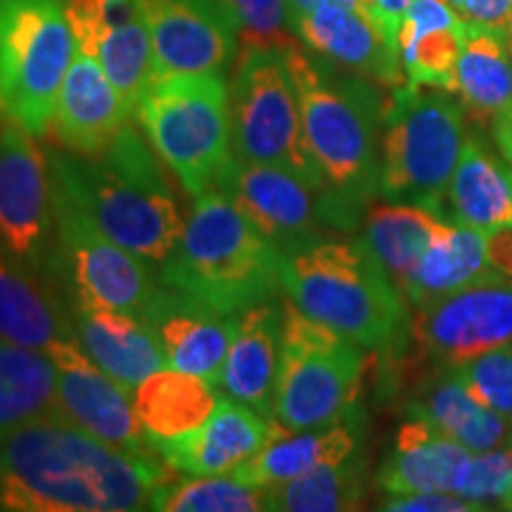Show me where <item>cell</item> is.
<instances>
[{
	"label": "cell",
	"instance_id": "obj_18",
	"mask_svg": "<svg viewBox=\"0 0 512 512\" xmlns=\"http://www.w3.org/2000/svg\"><path fill=\"white\" fill-rule=\"evenodd\" d=\"M131 112L100 62L76 50L57 95L50 131L72 155L95 157L117 140Z\"/></svg>",
	"mask_w": 512,
	"mask_h": 512
},
{
	"label": "cell",
	"instance_id": "obj_46",
	"mask_svg": "<svg viewBox=\"0 0 512 512\" xmlns=\"http://www.w3.org/2000/svg\"><path fill=\"white\" fill-rule=\"evenodd\" d=\"M0 119H8V112H5V105H3V98H0Z\"/></svg>",
	"mask_w": 512,
	"mask_h": 512
},
{
	"label": "cell",
	"instance_id": "obj_20",
	"mask_svg": "<svg viewBox=\"0 0 512 512\" xmlns=\"http://www.w3.org/2000/svg\"><path fill=\"white\" fill-rule=\"evenodd\" d=\"M294 36L337 67L368 76L382 86H403L399 50L384 38L361 5H320L292 24Z\"/></svg>",
	"mask_w": 512,
	"mask_h": 512
},
{
	"label": "cell",
	"instance_id": "obj_15",
	"mask_svg": "<svg viewBox=\"0 0 512 512\" xmlns=\"http://www.w3.org/2000/svg\"><path fill=\"white\" fill-rule=\"evenodd\" d=\"M152 38L157 74L223 72L240 31L223 0H136Z\"/></svg>",
	"mask_w": 512,
	"mask_h": 512
},
{
	"label": "cell",
	"instance_id": "obj_42",
	"mask_svg": "<svg viewBox=\"0 0 512 512\" xmlns=\"http://www.w3.org/2000/svg\"><path fill=\"white\" fill-rule=\"evenodd\" d=\"M465 24L496 31L512 41V0H446Z\"/></svg>",
	"mask_w": 512,
	"mask_h": 512
},
{
	"label": "cell",
	"instance_id": "obj_36",
	"mask_svg": "<svg viewBox=\"0 0 512 512\" xmlns=\"http://www.w3.org/2000/svg\"><path fill=\"white\" fill-rule=\"evenodd\" d=\"M91 57L100 62L121 98L136 112L140 98L157 76L155 50H152V38L143 17L102 38Z\"/></svg>",
	"mask_w": 512,
	"mask_h": 512
},
{
	"label": "cell",
	"instance_id": "obj_43",
	"mask_svg": "<svg viewBox=\"0 0 512 512\" xmlns=\"http://www.w3.org/2000/svg\"><path fill=\"white\" fill-rule=\"evenodd\" d=\"M491 131H494V140H496L498 152H501V157L508 164H512V107L494 121Z\"/></svg>",
	"mask_w": 512,
	"mask_h": 512
},
{
	"label": "cell",
	"instance_id": "obj_47",
	"mask_svg": "<svg viewBox=\"0 0 512 512\" xmlns=\"http://www.w3.org/2000/svg\"><path fill=\"white\" fill-rule=\"evenodd\" d=\"M510 57H512V41H510Z\"/></svg>",
	"mask_w": 512,
	"mask_h": 512
},
{
	"label": "cell",
	"instance_id": "obj_14",
	"mask_svg": "<svg viewBox=\"0 0 512 512\" xmlns=\"http://www.w3.org/2000/svg\"><path fill=\"white\" fill-rule=\"evenodd\" d=\"M48 354L57 370L55 413L60 418L105 444L133 451L150 448L133 408V394L83 351L74 332L57 339Z\"/></svg>",
	"mask_w": 512,
	"mask_h": 512
},
{
	"label": "cell",
	"instance_id": "obj_11",
	"mask_svg": "<svg viewBox=\"0 0 512 512\" xmlns=\"http://www.w3.org/2000/svg\"><path fill=\"white\" fill-rule=\"evenodd\" d=\"M57 261L72 287L74 304L143 316L157 292L150 266L95 226L91 216L53 183Z\"/></svg>",
	"mask_w": 512,
	"mask_h": 512
},
{
	"label": "cell",
	"instance_id": "obj_13",
	"mask_svg": "<svg viewBox=\"0 0 512 512\" xmlns=\"http://www.w3.org/2000/svg\"><path fill=\"white\" fill-rule=\"evenodd\" d=\"M408 342L420 361L434 368L458 366L512 344V280H484L415 306Z\"/></svg>",
	"mask_w": 512,
	"mask_h": 512
},
{
	"label": "cell",
	"instance_id": "obj_24",
	"mask_svg": "<svg viewBox=\"0 0 512 512\" xmlns=\"http://www.w3.org/2000/svg\"><path fill=\"white\" fill-rule=\"evenodd\" d=\"M356 451H361V425L356 411L332 425L302 432H290L275 422L266 444L228 475L238 477L245 484L271 489L320 465L349 458Z\"/></svg>",
	"mask_w": 512,
	"mask_h": 512
},
{
	"label": "cell",
	"instance_id": "obj_40",
	"mask_svg": "<svg viewBox=\"0 0 512 512\" xmlns=\"http://www.w3.org/2000/svg\"><path fill=\"white\" fill-rule=\"evenodd\" d=\"M512 494V444L472 456L460 496L484 508L501 503Z\"/></svg>",
	"mask_w": 512,
	"mask_h": 512
},
{
	"label": "cell",
	"instance_id": "obj_27",
	"mask_svg": "<svg viewBox=\"0 0 512 512\" xmlns=\"http://www.w3.org/2000/svg\"><path fill=\"white\" fill-rule=\"evenodd\" d=\"M465 22L446 0H411L396 48L411 86H434L456 93V64Z\"/></svg>",
	"mask_w": 512,
	"mask_h": 512
},
{
	"label": "cell",
	"instance_id": "obj_29",
	"mask_svg": "<svg viewBox=\"0 0 512 512\" xmlns=\"http://www.w3.org/2000/svg\"><path fill=\"white\" fill-rule=\"evenodd\" d=\"M456 95L467 121L477 128H491L510 110L512 57L508 38L465 24L456 64Z\"/></svg>",
	"mask_w": 512,
	"mask_h": 512
},
{
	"label": "cell",
	"instance_id": "obj_10",
	"mask_svg": "<svg viewBox=\"0 0 512 512\" xmlns=\"http://www.w3.org/2000/svg\"><path fill=\"white\" fill-rule=\"evenodd\" d=\"M74 55L64 0H0V98L31 136L50 131Z\"/></svg>",
	"mask_w": 512,
	"mask_h": 512
},
{
	"label": "cell",
	"instance_id": "obj_3",
	"mask_svg": "<svg viewBox=\"0 0 512 512\" xmlns=\"http://www.w3.org/2000/svg\"><path fill=\"white\" fill-rule=\"evenodd\" d=\"M280 280L299 311L363 349L406 347L411 306L361 238H325L283 254Z\"/></svg>",
	"mask_w": 512,
	"mask_h": 512
},
{
	"label": "cell",
	"instance_id": "obj_26",
	"mask_svg": "<svg viewBox=\"0 0 512 512\" xmlns=\"http://www.w3.org/2000/svg\"><path fill=\"white\" fill-rule=\"evenodd\" d=\"M505 278L491 259V235L441 219L413 278L403 287L408 306H422L463 287Z\"/></svg>",
	"mask_w": 512,
	"mask_h": 512
},
{
	"label": "cell",
	"instance_id": "obj_33",
	"mask_svg": "<svg viewBox=\"0 0 512 512\" xmlns=\"http://www.w3.org/2000/svg\"><path fill=\"white\" fill-rule=\"evenodd\" d=\"M57 370L48 351L0 337V437L55 411Z\"/></svg>",
	"mask_w": 512,
	"mask_h": 512
},
{
	"label": "cell",
	"instance_id": "obj_35",
	"mask_svg": "<svg viewBox=\"0 0 512 512\" xmlns=\"http://www.w3.org/2000/svg\"><path fill=\"white\" fill-rule=\"evenodd\" d=\"M157 512H264L268 489L240 482L233 475L169 479L150 496Z\"/></svg>",
	"mask_w": 512,
	"mask_h": 512
},
{
	"label": "cell",
	"instance_id": "obj_38",
	"mask_svg": "<svg viewBox=\"0 0 512 512\" xmlns=\"http://www.w3.org/2000/svg\"><path fill=\"white\" fill-rule=\"evenodd\" d=\"M64 12L72 27L76 50L86 55H93L102 38L112 31L143 17L136 0H64Z\"/></svg>",
	"mask_w": 512,
	"mask_h": 512
},
{
	"label": "cell",
	"instance_id": "obj_21",
	"mask_svg": "<svg viewBox=\"0 0 512 512\" xmlns=\"http://www.w3.org/2000/svg\"><path fill=\"white\" fill-rule=\"evenodd\" d=\"M280 342H283V302L273 299L235 313L233 337L221 373L223 392L259 411L268 420H273Z\"/></svg>",
	"mask_w": 512,
	"mask_h": 512
},
{
	"label": "cell",
	"instance_id": "obj_16",
	"mask_svg": "<svg viewBox=\"0 0 512 512\" xmlns=\"http://www.w3.org/2000/svg\"><path fill=\"white\" fill-rule=\"evenodd\" d=\"M219 188L280 254L330 238L320 216V192L292 171L235 157Z\"/></svg>",
	"mask_w": 512,
	"mask_h": 512
},
{
	"label": "cell",
	"instance_id": "obj_6",
	"mask_svg": "<svg viewBox=\"0 0 512 512\" xmlns=\"http://www.w3.org/2000/svg\"><path fill=\"white\" fill-rule=\"evenodd\" d=\"M147 143L195 200L235 162L230 88L223 72L157 74L136 112Z\"/></svg>",
	"mask_w": 512,
	"mask_h": 512
},
{
	"label": "cell",
	"instance_id": "obj_31",
	"mask_svg": "<svg viewBox=\"0 0 512 512\" xmlns=\"http://www.w3.org/2000/svg\"><path fill=\"white\" fill-rule=\"evenodd\" d=\"M67 335V320L46 283L0 242V337L48 351Z\"/></svg>",
	"mask_w": 512,
	"mask_h": 512
},
{
	"label": "cell",
	"instance_id": "obj_12",
	"mask_svg": "<svg viewBox=\"0 0 512 512\" xmlns=\"http://www.w3.org/2000/svg\"><path fill=\"white\" fill-rule=\"evenodd\" d=\"M0 242L41 280L55 271L53 166L12 119H0Z\"/></svg>",
	"mask_w": 512,
	"mask_h": 512
},
{
	"label": "cell",
	"instance_id": "obj_8",
	"mask_svg": "<svg viewBox=\"0 0 512 512\" xmlns=\"http://www.w3.org/2000/svg\"><path fill=\"white\" fill-rule=\"evenodd\" d=\"M283 342L273 420L302 432L356 411L370 351L306 316L283 294Z\"/></svg>",
	"mask_w": 512,
	"mask_h": 512
},
{
	"label": "cell",
	"instance_id": "obj_5",
	"mask_svg": "<svg viewBox=\"0 0 512 512\" xmlns=\"http://www.w3.org/2000/svg\"><path fill=\"white\" fill-rule=\"evenodd\" d=\"M280 266V249L214 188L195 197L183 238L162 264V283L235 316L278 299Z\"/></svg>",
	"mask_w": 512,
	"mask_h": 512
},
{
	"label": "cell",
	"instance_id": "obj_41",
	"mask_svg": "<svg viewBox=\"0 0 512 512\" xmlns=\"http://www.w3.org/2000/svg\"><path fill=\"white\" fill-rule=\"evenodd\" d=\"M380 510L387 512H479L484 505L444 491H413V494H387Z\"/></svg>",
	"mask_w": 512,
	"mask_h": 512
},
{
	"label": "cell",
	"instance_id": "obj_25",
	"mask_svg": "<svg viewBox=\"0 0 512 512\" xmlns=\"http://www.w3.org/2000/svg\"><path fill=\"white\" fill-rule=\"evenodd\" d=\"M408 413L427 420L472 453H486L512 444V422L482 406L470 394L456 366L434 370V375L415 387Z\"/></svg>",
	"mask_w": 512,
	"mask_h": 512
},
{
	"label": "cell",
	"instance_id": "obj_1",
	"mask_svg": "<svg viewBox=\"0 0 512 512\" xmlns=\"http://www.w3.org/2000/svg\"><path fill=\"white\" fill-rule=\"evenodd\" d=\"M171 470L152 446L105 444L53 411L0 437V510H145Z\"/></svg>",
	"mask_w": 512,
	"mask_h": 512
},
{
	"label": "cell",
	"instance_id": "obj_34",
	"mask_svg": "<svg viewBox=\"0 0 512 512\" xmlns=\"http://www.w3.org/2000/svg\"><path fill=\"white\" fill-rule=\"evenodd\" d=\"M370 475L361 451L337 463L294 477L268 489V510L273 512H349L363 510L368 501Z\"/></svg>",
	"mask_w": 512,
	"mask_h": 512
},
{
	"label": "cell",
	"instance_id": "obj_23",
	"mask_svg": "<svg viewBox=\"0 0 512 512\" xmlns=\"http://www.w3.org/2000/svg\"><path fill=\"white\" fill-rule=\"evenodd\" d=\"M72 328L83 351L128 394L136 392L147 375L166 368L164 351L150 325L133 313L74 304Z\"/></svg>",
	"mask_w": 512,
	"mask_h": 512
},
{
	"label": "cell",
	"instance_id": "obj_32",
	"mask_svg": "<svg viewBox=\"0 0 512 512\" xmlns=\"http://www.w3.org/2000/svg\"><path fill=\"white\" fill-rule=\"evenodd\" d=\"M441 216L425 207L401 202H370L363 216V235L370 252L392 275L403 294V287L413 278L422 254L427 252L437 233Z\"/></svg>",
	"mask_w": 512,
	"mask_h": 512
},
{
	"label": "cell",
	"instance_id": "obj_19",
	"mask_svg": "<svg viewBox=\"0 0 512 512\" xmlns=\"http://www.w3.org/2000/svg\"><path fill=\"white\" fill-rule=\"evenodd\" d=\"M273 425L275 420L223 394L216 411L197 430L174 439H150L147 444L183 475H228L266 444Z\"/></svg>",
	"mask_w": 512,
	"mask_h": 512
},
{
	"label": "cell",
	"instance_id": "obj_44",
	"mask_svg": "<svg viewBox=\"0 0 512 512\" xmlns=\"http://www.w3.org/2000/svg\"><path fill=\"white\" fill-rule=\"evenodd\" d=\"M328 3H337V5H358V0H287V15H290V27L297 22L299 17L309 15L320 5Z\"/></svg>",
	"mask_w": 512,
	"mask_h": 512
},
{
	"label": "cell",
	"instance_id": "obj_28",
	"mask_svg": "<svg viewBox=\"0 0 512 512\" xmlns=\"http://www.w3.org/2000/svg\"><path fill=\"white\" fill-rule=\"evenodd\" d=\"M439 216L489 235L512 228V171L470 133Z\"/></svg>",
	"mask_w": 512,
	"mask_h": 512
},
{
	"label": "cell",
	"instance_id": "obj_7",
	"mask_svg": "<svg viewBox=\"0 0 512 512\" xmlns=\"http://www.w3.org/2000/svg\"><path fill=\"white\" fill-rule=\"evenodd\" d=\"M467 138L458 95L434 86H396L380 143V197L441 214Z\"/></svg>",
	"mask_w": 512,
	"mask_h": 512
},
{
	"label": "cell",
	"instance_id": "obj_9",
	"mask_svg": "<svg viewBox=\"0 0 512 512\" xmlns=\"http://www.w3.org/2000/svg\"><path fill=\"white\" fill-rule=\"evenodd\" d=\"M230 121L233 152L242 162L292 171L320 195L330 190L306 140L297 86L283 48H240L230 86Z\"/></svg>",
	"mask_w": 512,
	"mask_h": 512
},
{
	"label": "cell",
	"instance_id": "obj_17",
	"mask_svg": "<svg viewBox=\"0 0 512 512\" xmlns=\"http://www.w3.org/2000/svg\"><path fill=\"white\" fill-rule=\"evenodd\" d=\"M140 318L157 337L166 368L200 375L221 387L235 316L164 285V290L157 287Z\"/></svg>",
	"mask_w": 512,
	"mask_h": 512
},
{
	"label": "cell",
	"instance_id": "obj_39",
	"mask_svg": "<svg viewBox=\"0 0 512 512\" xmlns=\"http://www.w3.org/2000/svg\"><path fill=\"white\" fill-rule=\"evenodd\" d=\"M240 31V48H290L299 41L290 27L287 0H223Z\"/></svg>",
	"mask_w": 512,
	"mask_h": 512
},
{
	"label": "cell",
	"instance_id": "obj_2",
	"mask_svg": "<svg viewBox=\"0 0 512 512\" xmlns=\"http://www.w3.org/2000/svg\"><path fill=\"white\" fill-rule=\"evenodd\" d=\"M53 183L67 192L102 233L147 264L162 266L181 242L185 221L164 162L128 124L105 152L79 157L48 152Z\"/></svg>",
	"mask_w": 512,
	"mask_h": 512
},
{
	"label": "cell",
	"instance_id": "obj_37",
	"mask_svg": "<svg viewBox=\"0 0 512 512\" xmlns=\"http://www.w3.org/2000/svg\"><path fill=\"white\" fill-rule=\"evenodd\" d=\"M458 373L482 406L512 422V344L484 351L458 363Z\"/></svg>",
	"mask_w": 512,
	"mask_h": 512
},
{
	"label": "cell",
	"instance_id": "obj_30",
	"mask_svg": "<svg viewBox=\"0 0 512 512\" xmlns=\"http://www.w3.org/2000/svg\"><path fill=\"white\" fill-rule=\"evenodd\" d=\"M216 384L200 375L162 368L147 375L133 392V408L150 439H174L209 420L219 403Z\"/></svg>",
	"mask_w": 512,
	"mask_h": 512
},
{
	"label": "cell",
	"instance_id": "obj_22",
	"mask_svg": "<svg viewBox=\"0 0 512 512\" xmlns=\"http://www.w3.org/2000/svg\"><path fill=\"white\" fill-rule=\"evenodd\" d=\"M472 456L456 439L411 415L396 432L392 451L377 472V486L384 494L444 491L460 496Z\"/></svg>",
	"mask_w": 512,
	"mask_h": 512
},
{
	"label": "cell",
	"instance_id": "obj_45",
	"mask_svg": "<svg viewBox=\"0 0 512 512\" xmlns=\"http://www.w3.org/2000/svg\"><path fill=\"white\" fill-rule=\"evenodd\" d=\"M501 508H503V510H512V494H510L508 498H505V501H503V505H501Z\"/></svg>",
	"mask_w": 512,
	"mask_h": 512
},
{
	"label": "cell",
	"instance_id": "obj_4",
	"mask_svg": "<svg viewBox=\"0 0 512 512\" xmlns=\"http://www.w3.org/2000/svg\"><path fill=\"white\" fill-rule=\"evenodd\" d=\"M285 60L297 86L304 133L330 190L363 207L380 195V143L389 100L377 81L337 69L294 43Z\"/></svg>",
	"mask_w": 512,
	"mask_h": 512
}]
</instances>
